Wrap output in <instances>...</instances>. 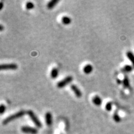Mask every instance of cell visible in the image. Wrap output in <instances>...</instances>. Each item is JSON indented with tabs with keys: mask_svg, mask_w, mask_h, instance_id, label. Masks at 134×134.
Wrapping results in <instances>:
<instances>
[{
	"mask_svg": "<svg viewBox=\"0 0 134 134\" xmlns=\"http://www.w3.org/2000/svg\"><path fill=\"white\" fill-rule=\"evenodd\" d=\"M26 113L27 112L25 111V110H20L19 112H18V113L14 114L9 115V117H8L7 118H6L5 119H4V120L3 121V125L8 124L9 123V122H12L14 120L18 119L20 118V117L24 116Z\"/></svg>",
	"mask_w": 134,
	"mask_h": 134,
	"instance_id": "1",
	"label": "cell"
},
{
	"mask_svg": "<svg viewBox=\"0 0 134 134\" xmlns=\"http://www.w3.org/2000/svg\"><path fill=\"white\" fill-rule=\"evenodd\" d=\"M27 114L29 115V117L31 118L34 124L36 125V126L38 128H41L42 127V123L40 121L39 119H38V117H37V115L35 114V113H34L32 110H29L28 111H27Z\"/></svg>",
	"mask_w": 134,
	"mask_h": 134,
	"instance_id": "2",
	"label": "cell"
},
{
	"mask_svg": "<svg viewBox=\"0 0 134 134\" xmlns=\"http://www.w3.org/2000/svg\"><path fill=\"white\" fill-rule=\"evenodd\" d=\"M72 81H73V77L71 76H66V78L62 80V81L58 82L57 83V87L58 88H64L65 86H66V85L71 83Z\"/></svg>",
	"mask_w": 134,
	"mask_h": 134,
	"instance_id": "3",
	"label": "cell"
},
{
	"mask_svg": "<svg viewBox=\"0 0 134 134\" xmlns=\"http://www.w3.org/2000/svg\"><path fill=\"white\" fill-rule=\"evenodd\" d=\"M21 131L25 133L30 134H37L38 132V130L36 128L29 127V126H23L21 128Z\"/></svg>",
	"mask_w": 134,
	"mask_h": 134,
	"instance_id": "4",
	"label": "cell"
},
{
	"mask_svg": "<svg viewBox=\"0 0 134 134\" xmlns=\"http://www.w3.org/2000/svg\"><path fill=\"white\" fill-rule=\"evenodd\" d=\"M18 68V65L16 63H9V64H2L0 66L1 70H15Z\"/></svg>",
	"mask_w": 134,
	"mask_h": 134,
	"instance_id": "5",
	"label": "cell"
},
{
	"mask_svg": "<svg viewBox=\"0 0 134 134\" xmlns=\"http://www.w3.org/2000/svg\"><path fill=\"white\" fill-rule=\"evenodd\" d=\"M71 89L72 90V91L74 93V94H75L77 98H81L82 96V93L81 91V90H80L79 88L77 87L75 85H71Z\"/></svg>",
	"mask_w": 134,
	"mask_h": 134,
	"instance_id": "6",
	"label": "cell"
},
{
	"mask_svg": "<svg viewBox=\"0 0 134 134\" xmlns=\"http://www.w3.org/2000/svg\"><path fill=\"white\" fill-rule=\"evenodd\" d=\"M46 124L48 126H51L52 124V115L50 112H48L46 114Z\"/></svg>",
	"mask_w": 134,
	"mask_h": 134,
	"instance_id": "7",
	"label": "cell"
},
{
	"mask_svg": "<svg viewBox=\"0 0 134 134\" xmlns=\"http://www.w3.org/2000/svg\"><path fill=\"white\" fill-rule=\"evenodd\" d=\"M93 70V67L91 65L88 64L85 65L83 68V72L85 73V74H90L91 73Z\"/></svg>",
	"mask_w": 134,
	"mask_h": 134,
	"instance_id": "8",
	"label": "cell"
},
{
	"mask_svg": "<svg viewBox=\"0 0 134 134\" xmlns=\"http://www.w3.org/2000/svg\"><path fill=\"white\" fill-rule=\"evenodd\" d=\"M92 101H93L94 104L97 105V106H99L102 104V99L99 96H95L94 97H93Z\"/></svg>",
	"mask_w": 134,
	"mask_h": 134,
	"instance_id": "9",
	"label": "cell"
},
{
	"mask_svg": "<svg viewBox=\"0 0 134 134\" xmlns=\"http://www.w3.org/2000/svg\"><path fill=\"white\" fill-rule=\"evenodd\" d=\"M122 84H123V86L125 88H130V81L128 77L125 76L124 78L123 81H122Z\"/></svg>",
	"mask_w": 134,
	"mask_h": 134,
	"instance_id": "10",
	"label": "cell"
},
{
	"mask_svg": "<svg viewBox=\"0 0 134 134\" xmlns=\"http://www.w3.org/2000/svg\"><path fill=\"white\" fill-rule=\"evenodd\" d=\"M58 2H59L58 0H52V1H50L47 4V8L50 9H52V8H53L56 6Z\"/></svg>",
	"mask_w": 134,
	"mask_h": 134,
	"instance_id": "11",
	"label": "cell"
},
{
	"mask_svg": "<svg viewBox=\"0 0 134 134\" xmlns=\"http://www.w3.org/2000/svg\"><path fill=\"white\" fill-rule=\"evenodd\" d=\"M58 70L57 68H53L52 70L51 73H50V76H51L52 78L53 79H55L58 76Z\"/></svg>",
	"mask_w": 134,
	"mask_h": 134,
	"instance_id": "12",
	"label": "cell"
},
{
	"mask_svg": "<svg viewBox=\"0 0 134 134\" xmlns=\"http://www.w3.org/2000/svg\"><path fill=\"white\" fill-rule=\"evenodd\" d=\"M62 22L63 24L65 25H68L70 24L71 22V18H69L68 16H63L62 18Z\"/></svg>",
	"mask_w": 134,
	"mask_h": 134,
	"instance_id": "13",
	"label": "cell"
},
{
	"mask_svg": "<svg viewBox=\"0 0 134 134\" xmlns=\"http://www.w3.org/2000/svg\"><path fill=\"white\" fill-rule=\"evenodd\" d=\"M127 58L129 59V60L131 62V63L133 65V66L134 67V54L132 52L129 51L127 52Z\"/></svg>",
	"mask_w": 134,
	"mask_h": 134,
	"instance_id": "14",
	"label": "cell"
},
{
	"mask_svg": "<svg viewBox=\"0 0 134 134\" xmlns=\"http://www.w3.org/2000/svg\"><path fill=\"white\" fill-rule=\"evenodd\" d=\"M132 70H133V68H132L131 65H127L123 67L122 71L123 72H125V73H129V72L132 71Z\"/></svg>",
	"mask_w": 134,
	"mask_h": 134,
	"instance_id": "15",
	"label": "cell"
},
{
	"mask_svg": "<svg viewBox=\"0 0 134 134\" xmlns=\"http://www.w3.org/2000/svg\"><path fill=\"white\" fill-rule=\"evenodd\" d=\"M113 119L115 122H119L121 121V118L119 116V115L118 114L117 112H115L113 114Z\"/></svg>",
	"mask_w": 134,
	"mask_h": 134,
	"instance_id": "16",
	"label": "cell"
},
{
	"mask_svg": "<svg viewBox=\"0 0 134 134\" xmlns=\"http://www.w3.org/2000/svg\"><path fill=\"white\" fill-rule=\"evenodd\" d=\"M112 108H113V104H112L111 102H108L105 106V109L108 112H110L112 110Z\"/></svg>",
	"mask_w": 134,
	"mask_h": 134,
	"instance_id": "17",
	"label": "cell"
},
{
	"mask_svg": "<svg viewBox=\"0 0 134 134\" xmlns=\"http://www.w3.org/2000/svg\"><path fill=\"white\" fill-rule=\"evenodd\" d=\"M26 8L27 9H32L34 8V4L32 2H27L26 4Z\"/></svg>",
	"mask_w": 134,
	"mask_h": 134,
	"instance_id": "18",
	"label": "cell"
},
{
	"mask_svg": "<svg viewBox=\"0 0 134 134\" xmlns=\"http://www.w3.org/2000/svg\"><path fill=\"white\" fill-rule=\"evenodd\" d=\"M5 110H6V106L4 105L1 104L0 106V113H1V114H3L5 112Z\"/></svg>",
	"mask_w": 134,
	"mask_h": 134,
	"instance_id": "19",
	"label": "cell"
},
{
	"mask_svg": "<svg viewBox=\"0 0 134 134\" xmlns=\"http://www.w3.org/2000/svg\"><path fill=\"white\" fill-rule=\"evenodd\" d=\"M117 83L119 84V85H120V84L122 83V81H121V80H120L119 79H117Z\"/></svg>",
	"mask_w": 134,
	"mask_h": 134,
	"instance_id": "20",
	"label": "cell"
},
{
	"mask_svg": "<svg viewBox=\"0 0 134 134\" xmlns=\"http://www.w3.org/2000/svg\"><path fill=\"white\" fill-rule=\"evenodd\" d=\"M0 5H1V6H0V9H2V8L3 7V3L2 2V1H1V2H0Z\"/></svg>",
	"mask_w": 134,
	"mask_h": 134,
	"instance_id": "21",
	"label": "cell"
},
{
	"mask_svg": "<svg viewBox=\"0 0 134 134\" xmlns=\"http://www.w3.org/2000/svg\"><path fill=\"white\" fill-rule=\"evenodd\" d=\"M0 31H3V26L2 24H0Z\"/></svg>",
	"mask_w": 134,
	"mask_h": 134,
	"instance_id": "22",
	"label": "cell"
}]
</instances>
